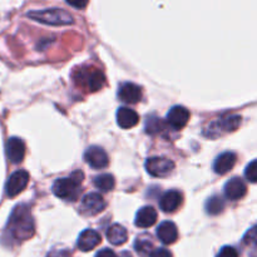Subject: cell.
Wrapping results in <instances>:
<instances>
[{
	"label": "cell",
	"mask_w": 257,
	"mask_h": 257,
	"mask_svg": "<svg viewBox=\"0 0 257 257\" xmlns=\"http://www.w3.org/2000/svg\"><path fill=\"white\" fill-rule=\"evenodd\" d=\"M7 231L17 241L28 240L34 235V221L27 205H19L14 208Z\"/></svg>",
	"instance_id": "cell-1"
},
{
	"label": "cell",
	"mask_w": 257,
	"mask_h": 257,
	"mask_svg": "<svg viewBox=\"0 0 257 257\" xmlns=\"http://www.w3.org/2000/svg\"><path fill=\"white\" fill-rule=\"evenodd\" d=\"M83 178H84V175L80 171L73 172L70 177L59 178L53 183V193L62 200L75 201L79 196Z\"/></svg>",
	"instance_id": "cell-2"
},
{
	"label": "cell",
	"mask_w": 257,
	"mask_h": 257,
	"mask_svg": "<svg viewBox=\"0 0 257 257\" xmlns=\"http://www.w3.org/2000/svg\"><path fill=\"white\" fill-rule=\"evenodd\" d=\"M74 82L79 87L89 90V92H97L105 84V77L102 70L94 67H82L74 72Z\"/></svg>",
	"instance_id": "cell-3"
},
{
	"label": "cell",
	"mask_w": 257,
	"mask_h": 257,
	"mask_svg": "<svg viewBox=\"0 0 257 257\" xmlns=\"http://www.w3.org/2000/svg\"><path fill=\"white\" fill-rule=\"evenodd\" d=\"M28 17L35 22L47 25H69L73 23V17L63 9H44L28 13Z\"/></svg>",
	"instance_id": "cell-4"
},
{
	"label": "cell",
	"mask_w": 257,
	"mask_h": 257,
	"mask_svg": "<svg viewBox=\"0 0 257 257\" xmlns=\"http://www.w3.org/2000/svg\"><path fill=\"white\" fill-rule=\"evenodd\" d=\"M241 124V117L237 114L226 115V117L220 118V119L213 120L208 124L205 135L210 138H217L223 136L225 133L235 132Z\"/></svg>",
	"instance_id": "cell-5"
},
{
	"label": "cell",
	"mask_w": 257,
	"mask_h": 257,
	"mask_svg": "<svg viewBox=\"0 0 257 257\" xmlns=\"http://www.w3.org/2000/svg\"><path fill=\"white\" fill-rule=\"evenodd\" d=\"M145 167L153 177H166L173 171L175 163L166 157H150L146 161Z\"/></svg>",
	"instance_id": "cell-6"
},
{
	"label": "cell",
	"mask_w": 257,
	"mask_h": 257,
	"mask_svg": "<svg viewBox=\"0 0 257 257\" xmlns=\"http://www.w3.org/2000/svg\"><path fill=\"white\" fill-rule=\"evenodd\" d=\"M29 182V173L24 170L15 171L5 185V191L9 197H15L25 190Z\"/></svg>",
	"instance_id": "cell-7"
},
{
	"label": "cell",
	"mask_w": 257,
	"mask_h": 257,
	"mask_svg": "<svg viewBox=\"0 0 257 257\" xmlns=\"http://www.w3.org/2000/svg\"><path fill=\"white\" fill-rule=\"evenodd\" d=\"M84 161L94 170H102L108 166V156L103 148L98 146H92L84 153Z\"/></svg>",
	"instance_id": "cell-8"
},
{
	"label": "cell",
	"mask_w": 257,
	"mask_h": 257,
	"mask_svg": "<svg viewBox=\"0 0 257 257\" xmlns=\"http://www.w3.org/2000/svg\"><path fill=\"white\" fill-rule=\"evenodd\" d=\"M188 120H190V112L182 105H175L171 108L167 114V123L176 131L185 128Z\"/></svg>",
	"instance_id": "cell-9"
},
{
	"label": "cell",
	"mask_w": 257,
	"mask_h": 257,
	"mask_svg": "<svg viewBox=\"0 0 257 257\" xmlns=\"http://www.w3.org/2000/svg\"><path fill=\"white\" fill-rule=\"evenodd\" d=\"M105 207L104 198L97 192L88 193L82 200V211L85 215L94 216L102 212Z\"/></svg>",
	"instance_id": "cell-10"
},
{
	"label": "cell",
	"mask_w": 257,
	"mask_h": 257,
	"mask_svg": "<svg viewBox=\"0 0 257 257\" xmlns=\"http://www.w3.org/2000/svg\"><path fill=\"white\" fill-rule=\"evenodd\" d=\"M118 97L123 103L135 104L142 98V89L135 83H123L118 89Z\"/></svg>",
	"instance_id": "cell-11"
},
{
	"label": "cell",
	"mask_w": 257,
	"mask_h": 257,
	"mask_svg": "<svg viewBox=\"0 0 257 257\" xmlns=\"http://www.w3.org/2000/svg\"><path fill=\"white\" fill-rule=\"evenodd\" d=\"M102 241V237H100L99 233L95 230H92V228H88V230H84L79 235V238H78V248L83 252H88V251H92L97 247L98 245Z\"/></svg>",
	"instance_id": "cell-12"
},
{
	"label": "cell",
	"mask_w": 257,
	"mask_h": 257,
	"mask_svg": "<svg viewBox=\"0 0 257 257\" xmlns=\"http://www.w3.org/2000/svg\"><path fill=\"white\" fill-rule=\"evenodd\" d=\"M225 196L230 201H238L246 195L247 192V187H246L245 182L241 178L233 177L228 181L225 185Z\"/></svg>",
	"instance_id": "cell-13"
},
{
	"label": "cell",
	"mask_w": 257,
	"mask_h": 257,
	"mask_svg": "<svg viewBox=\"0 0 257 257\" xmlns=\"http://www.w3.org/2000/svg\"><path fill=\"white\" fill-rule=\"evenodd\" d=\"M7 156L12 163H20L24 160L25 145L20 138L12 137L7 142Z\"/></svg>",
	"instance_id": "cell-14"
},
{
	"label": "cell",
	"mask_w": 257,
	"mask_h": 257,
	"mask_svg": "<svg viewBox=\"0 0 257 257\" xmlns=\"http://www.w3.org/2000/svg\"><path fill=\"white\" fill-rule=\"evenodd\" d=\"M182 195L178 191L171 190L166 192L160 200V208L166 213L175 212L182 205Z\"/></svg>",
	"instance_id": "cell-15"
},
{
	"label": "cell",
	"mask_w": 257,
	"mask_h": 257,
	"mask_svg": "<svg viewBox=\"0 0 257 257\" xmlns=\"http://www.w3.org/2000/svg\"><path fill=\"white\" fill-rule=\"evenodd\" d=\"M140 122V115L137 112L131 108L122 107L117 112V123L123 130H130V128L136 127Z\"/></svg>",
	"instance_id": "cell-16"
},
{
	"label": "cell",
	"mask_w": 257,
	"mask_h": 257,
	"mask_svg": "<svg viewBox=\"0 0 257 257\" xmlns=\"http://www.w3.org/2000/svg\"><path fill=\"white\" fill-rule=\"evenodd\" d=\"M157 237L166 245L175 243L178 238L177 226L171 221H165L157 228Z\"/></svg>",
	"instance_id": "cell-17"
},
{
	"label": "cell",
	"mask_w": 257,
	"mask_h": 257,
	"mask_svg": "<svg viewBox=\"0 0 257 257\" xmlns=\"http://www.w3.org/2000/svg\"><path fill=\"white\" fill-rule=\"evenodd\" d=\"M157 211L151 206H145L136 215V226L140 228H148L153 226L157 221Z\"/></svg>",
	"instance_id": "cell-18"
},
{
	"label": "cell",
	"mask_w": 257,
	"mask_h": 257,
	"mask_svg": "<svg viewBox=\"0 0 257 257\" xmlns=\"http://www.w3.org/2000/svg\"><path fill=\"white\" fill-rule=\"evenodd\" d=\"M236 160H237V157L233 152L222 153V155L216 158L215 163H213V170L217 175H226V173L232 170Z\"/></svg>",
	"instance_id": "cell-19"
},
{
	"label": "cell",
	"mask_w": 257,
	"mask_h": 257,
	"mask_svg": "<svg viewBox=\"0 0 257 257\" xmlns=\"http://www.w3.org/2000/svg\"><path fill=\"white\" fill-rule=\"evenodd\" d=\"M107 238L112 245H115V246L123 245L128 238L127 230H125L122 225L114 223V225H112L109 228H108Z\"/></svg>",
	"instance_id": "cell-20"
},
{
	"label": "cell",
	"mask_w": 257,
	"mask_h": 257,
	"mask_svg": "<svg viewBox=\"0 0 257 257\" xmlns=\"http://www.w3.org/2000/svg\"><path fill=\"white\" fill-rule=\"evenodd\" d=\"M95 187L100 191H104V192H108V191H112L114 188V177L112 175H108V173H103V175L97 176L93 181Z\"/></svg>",
	"instance_id": "cell-21"
},
{
	"label": "cell",
	"mask_w": 257,
	"mask_h": 257,
	"mask_svg": "<svg viewBox=\"0 0 257 257\" xmlns=\"http://www.w3.org/2000/svg\"><path fill=\"white\" fill-rule=\"evenodd\" d=\"M135 248L138 255L142 257H147L151 256V253L153 252V243L148 238L138 237L135 242Z\"/></svg>",
	"instance_id": "cell-22"
},
{
	"label": "cell",
	"mask_w": 257,
	"mask_h": 257,
	"mask_svg": "<svg viewBox=\"0 0 257 257\" xmlns=\"http://www.w3.org/2000/svg\"><path fill=\"white\" fill-rule=\"evenodd\" d=\"M223 207H225V202L220 196H212L206 203V211H207L208 215H218V213L222 212Z\"/></svg>",
	"instance_id": "cell-23"
},
{
	"label": "cell",
	"mask_w": 257,
	"mask_h": 257,
	"mask_svg": "<svg viewBox=\"0 0 257 257\" xmlns=\"http://www.w3.org/2000/svg\"><path fill=\"white\" fill-rule=\"evenodd\" d=\"M162 127V122L161 119L156 117L148 118L147 122H146V132L151 133V135H155V133L160 132V128Z\"/></svg>",
	"instance_id": "cell-24"
},
{
	"label": "cell",
	"mask_w": 257,
	"mask_h": 257,
	"mask_svg": "<svg viewBox=\"0 0 257 257\" xmlns=\"http://www.w3.org/2000/svg\"><path fill=\"white\" fill-rule=\"evenodd\" d=\"M246 180L252 183H257V160L252 161L245 170Z\"/></svg>",
	"instance_id": "cell-25"
},
{
	"label": "cell",
	"mask_w": 257,
	"mask_h": 257,
	"mask_svg": "<svg viewBox=\"0 0 257 257\" xmlns=\"http://www.w3.org/2000/svg\"><path fill=\"white\" fill-rule=\"evenodd\" d=\"M243 242L246 245H255L257 246V226L251 228L250 231H247V233L243 237Z\"/></svg>",
	"instance_id": "cell-26"
},
{
	"label": "cell",
	"mask_w": 257,
	"mask_h": 257,
	"mask_svg": "<svg viewBox=\"0 0 257 257\" xmlns=\"http://www.w3.org/2000/svg\"><path fill=\"white\" fill-rule=\"evenodd\" d=\"M216 257H238V252L232 246H223Z\"/></svg>",
	"instance_id": "cell-27"
},
{
	"label": "cell",
	"mask_w": 257,
	"mask_h": 257,
	"mask_svg": "<svg viewBox=\"0 0 257 257\" xmlns=\"http://www.w3.org/2000/svg\"><path fill=\"white\" fill-rule=\"evenodd\" d=\"M150 257H173V256L172 253H171L168 250H166V248H157V250H155L152 253H151Z\"/></svg>",
	"instance_id": "cell-28"
},
{
	"label": "cell",
	"mask_w": 257,
	"mask_h": 257,
	"mask_svg": "<svg viewBox=\"0 0 257 257\" xmlns=\"http://www.w3.org/2000/svg\"><path fill=\"white\" fill-rule=\"evenodd\" d=\"M95 257H118V256L115 255L112 250H109V248H103V250L98 251Z\"/></svg>",
	"instance_id": "cell-29"
},
{
	"label": "cell",
	"mask_w": 257,
	"mask_h": 257,
	"mask_svg": "<svg viewBox=\"0 0 257 257\" xmlns=\"http://www.w3.org/2000/svg\"><path fill=\"white\" fill-rule=\"evenodd\" d=\"M68 4H70L72 5V7H75V8H84L85 5H87V3H73V2H70V3H68Z\"/></svg>",
	"instance_id": "cell-30"
},
{
	"label": "cell",
	"mask_w": 257,
	"mask_h": 257,
	"mask_svg": "<svg viewBox=\"0 0 257 257\" xmlns=\"http://www.w3.org/2000/svg\"><path fill=\"white\" fill-rule=\"evenodd\" d=\"M122 257H131V255H130V253H123Z\"/></svg>",
	"instance_id": "cell-31"
},
{
	"label": "cell",
	"mask_w": 257,
	"mask_h": 257,
	"mask_svg": "<svg viewBox=\"0 0 257 257\" xmlns=\"http://www.w3.org/2000/svg\"><path fill=\"white\" fill-rule=\"evenodd\" d=\"M252 257H257V253H255V255H253Z\"/></svg>",
	"instance_id": "cell-32"
}]
</instances>
